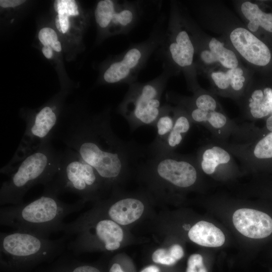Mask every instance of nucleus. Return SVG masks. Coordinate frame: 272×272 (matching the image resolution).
Instances as JSON below:
<instances>
[{"mask_svg":"<svg viewBox=\"0 0 272 272\" xmlns=\"http://www.w3.org/2000/svg\"><path fill=\"white\" fill-rule=\"evenodd\" d=\"M110 119L108 110L60 119L53 136L92 166L105 186L116 183L132 167H137L146 152L135 143L118 138Z\"/></svg>","mask_w":272,"mask_h":272,"instance_id":"nucleus-1","label":"nucleus"},{"mask_svg":"<svg viewBox=\"0 0 272 272\" xmlns=\"http://www.w3.org/2000/svg\"><path fill=\"white\" fill-rule=\"evenodd\" d=\"M84 202L80 199L66 203L57 195L43 191L40 197L29 203L1 208L0 224L15 230L48 237L52 233L60 231L64 218L79 211Z\"/></svg>","mask_w":272,"mask_h":272,"instance_id":"nucleus-2","label":"nucleus"},{"mask_svg":"<svg viewBox=\"0 0 272 272\" xmlns=\"http://www.w3.org/2000/svg\"><path fill=\"white\" fill-rule=\"evenodd\" d=\"M61 150L48 143L27 156L16 167L0 189V204L19 205L32 187L45 186L57 171Z\"/></svg>","mask_w":272,"mask_h":272,"instance_id":"nucleus-3","label":"nucleus"},{"mask_svg":"<svg viewBox=\"0 0 272 272\" xmlns=\"http://www.w3.org/2000/svg\"><path fill=\"white\" fill-rule=\"evenodd\" d=\"M64 241L21 231L1 232V269L7 272L25 271L58 255L64 249Z\"/></svg>","mask_w":272,"mask_h":272,"instance_id":"nucleus-4","label":"nucleus"},{"mask_svg":"<svg viewBox=\"0 0 272 272\" xmlns=\"http://www.w3.org/2000/svg\"><path fill=\"white\" fill-rule=\"evenodd\" d=\"M163 69L158 76L150 81L129 84L118 106V112L127 121L131 131L142 126H155L162 110L163 93L174 73L169 67Z\"/></svg>","mask_w":272,"mask_h":272,"instance_id":"nucleus-5","label":"nucleus"},{"mask_svg":"<svg viewBox=\"0 0 272 272\" xmlns=\"http://www.w3.org/2000/svg\"><path fill=\"white\" fill-rule=\"evenodd\" d=\"M106 187L95 169L73 150H61L57 171L51 180L44 186L43 191L58 196L73 193L84 201L98 197L100 191Z\"/></svg>","mask_w":272,"mask_h":272,"instance_id":"nucleus-6","label":"nucleus"},{"mask_svg":"<svg viewBox=\"0 0 272 272\" xmlns=\"http://www.w3.org/2000/svg\"><path fill=\"white\" fill-rule=\"evenodd\" d=\"M164 22V18H159L146 40L131 44L116 56L103 72L104 82L128 85L136 82L141 71L163 42L165 33Z\"/></svg>","mask_w":272,"mask_h":272,"instance_id":"nucleus-7","label":"nucleus"},{"mask_svg":"<svg viewBox=\"0 0 272 272\" xmlns=\"http://www.w3.org/2000/svg\"><path fill=\"white\" fill-rule=\"evenodd\" d=\"M181 18L175 5L171 6L170 17L163 42L157 50L163 60V66L171 69L177 67L193 77L194 46L189 33L181 28Z\"/></svg>","mask_w":272,"mask_h":272,"instance_id":"nucleus-8","label":"nucleus"},{"mask_svg":"<svg viewBox=\"0 0 272 272\" xmlns=\"http://www.w3.org/2000/svg\"><path fill=\"white\" fill-rule=\"evenodd\" d=\"M149 155L147 160L139 163V170L177 187L188 188L196 181V169L188 160L178 158L173 152Z\"/></svg>","mask_w":272,"mask_h":272,"instance_id":"nucleus-9","label":"nucleus"},{"mask_svg":"<svg viewBox=\"0 0 272 272\" xmlns=\"http://www.w3.org/2000/svg\"><path fill=\"white\" fill-rule=\"evenodd\" d=\"M96 221L80 223L74 227L72 234L76 237L71 241L70 247L76 254L92 249L97 243L108 251L119 248L123 237L119 225L108 218Z\"/></svg>","mask_w":272,"mask_h":272,"instance_id":"nucleus-10","label":"nucleus"},{"mask_svg":"<svg viewBox=\"0 0 272 272\" xmlns=\"http://www.w3.org/2000/svg\"><path fill=\"white\" fill-rule=\"evenodd\" d=\"M230 39L235 49L249 63L264 66L269 62L271 54L269 48L249 30L236 28L231 32Z\"/></svg>","mask_w":272,"mask_h":272,"instance_id":"nucleus-11","label":"nucleus"},{"mask_svg":"<svg viewBox=\"0 0 272 272\" xmlns=\"http://www.w3.org/2000/svg\"><path fill=\"white\" fill-rule=\"evenodd\" d=\"M236 229L244 236L262 239L272 233V219L267 214L251 209H240L233 215Z\"/></svg>","mask_w":272,"mask_h":272,"instance_id":"nucleus-12","label":"nucleus"},{"mask_svg":"<svg viewBox=\"0 0 272 272\" xmlns=\"http://www.w3.org/2000/svg\"><path fill=\"white\" fill-rule=\"evenodd\" d=\"M143 1H123L113 17L110 34L125 35L135 27L143 14Z\"/></svg>","mask_w":272,"mask_h":272,"instance_id":"nucleus-13","label":"nucleus"},{"mask_svg":"<svg viewBox=\"0 0 272 272\" xmlns=\"http://www.w3.org/2000/svg\"><path fill=\"white\" fill-rule=\"evenodd\" d=\"M145 206L139 199L127 197L110 203L106 210L110 219L120 225H127L138 220L142 215Z\"/></svg>","mask_w":272,"mask_h":272,"instance_id":"nucleus-14","label":"nucleus"},{"mask_svg":"<svg viewBox=\"0 0 272 272\" xmlns=\"http://www.w3.org/2000/svg\"><path fill=\"white\" fill-rule=\"evenodd\" d=\"M188 236L192 242L205 247H220L225 241V235L219 228L205 221L194 224L189 230Z\"/></svg>","mask_w":272,"mask_h":272,"instance_id":"nucleus-15","label":"nucleus"},{"mask_svg":"<svg viewBox=\"0 0 272 272\" xmlns=\"http://www.w3.org/2000/svg\"><path fill=\"white\" fill-rule=\"evenodd\" d=\"M210 50H203L200 53L201 60L206 64L219 62L228 69L238 67V60L235 53L226 48L224 43L216 38H212L209 43Z\"/></svg>","mask_w":272,"mask_h":272,"instance_id":"nucleus-16","label":"nucleus"},{"mask_svg":"<svg viewBox=\"0 0 272 272\" xmlns=\"http://www.w3.org/2000/svg\"><path fill=\"white\" fill-rule=\"evenodd\" d=\"M173 111L174 123L172 130L161 147L155 153L151 155L173 152V150L180 144L184 135L189 130L190 122L186 115L178 108L173 107Z\"/></svg>","mask_w":272,"mask_h":272,"instance_id":"nucleus-17","label":"nucleus"},{"mask_svg":"<svg viewBox=\"0 0 272 272\" xmlns=\"http://www.w3.org/2000/svg\"><path fill=\"white\" fill-rule=\"evenodd\" d=\"M174 123L173 107L169 104L163 105L161 113L154 126L156 129L155 139L146 150L149 155L155 153L163 144L172 130Z\"/></svg>","mask_w":272,"mask_h":272,"instance_id":"nucleus-18","label":"nucleus"},{"mask_svg":"<svg viewBox=\"0 0 272 272\" xmlns=\"http://www.w3.org/2000/svg\"><path fill=\"white\" fill-rule=\"evenodd\" d=\"M241 10L249 21L247 28L249 31L255 32L261 27L266 31L272 32V14L262 12L258 5L250 2L243 3Z\"/></svg>","mask_w":272,"mask_h":272,"instance_id":"nucleus-19","label":"nucleus"},{"mask_svg":"<svg viewBox=\"0 0 272 272\" xmlns=\"http://www.w3.org/2000/svg\"><path fill=\"white\" fill-rule=\"evenodd\" d=\"M249 107L251 114L255 118L268 115L272 111V89L265 88L263 91H253L249 99Z\"/></svg>","mask_w":272,"mask_h":272,"instance_id":"nucleus-20","label":"nucleus"},{"mask_svg":"<svg viewBox=\"0 0 272 272\" xmlns=\"http://www.w3.org/2000/svg\"><path fill=\"white\" fill-rule=\"evenodd\" d=\"M230 156L223 148L214 146L206 150L202 155L200 166L202 171L207 174H212L220 164L229 162Z\"/></svg>","mask_w":272,"mask_h":272,"instance_id":"nucleus-21","label":"nucleus"},{"mask_svg":"<svg viewBox=\"0 0 272 272\" xmlns=\"http://www.w3.org/2000/svg\"><path fill=\"white\" fill-rule=\"evenodd\" d=\"M120 2L112 0L99 1L95 10V18L99 28L105 32H110L114 14Z\"/></svg>","mask_w":272,"mask_h":272,"instance_id":"nucleus-22","label":"nucleus"},{"mask_svg":"<svg viewBox=\"0 0 272 272\" xmlns=\"http://www.w3.org/2000/svg\"><path fill=\"white\" fill-rule=\"evenodd\" d=\"M242 69L237 67L228 69L226 72L217 71L213 72L211 77L215 85L220 89L225 90L229 88L232 79L236 75L243 73Z\"/></svg>","mask_w":272,"mask_h":272,"instance_id":"nucleus-23","label":"nucleus"},{"mask_svg":"<svg viewBox=\"0 0 272 272\" xmlns=\"http://www.w3.org/2000/svg\"><path fill=\"white\" fill-rule=\"evenodd\" d=\"M253 154L258 159L272 158V132L258 142L254 147Z\"/></svg>","mask_w":272,"mask_h":272,"instance_id":"nucleus-24","label":"nucleus"},{"mask_svg":"<svg viewBox=\"0 0 272 272\" xmlns=\"http://www.w3.org/2000/svg\"><path fill=\"white\" fill-rule=\"evenodd\" d=\"M54 8L58 15H65L70 17L77 16L79 14L78 5L74 0L55 1Z\"/></svg>","mask_w":272,"mask_h":272,"instance_id":"nucleus-25","label":"nucleus"},{"mask_svg":"<svg viewBox=\"0 0 272 272\" xmlns=\"http://www.w3.org/2000/svg\"><path fill=\"white\" fill-rule=\"evenodd\" d=\"M53 272H101L95 266L79 262L61 265Z\"/></svg>","mask_w":272,"mask_h":272,"instance_id":"nucleus-26","label":"nucleus"},{"mask_svg":"<svg viewBox=\"0 0 272 272\" xmlns=\"http://www.w3.org/2000/svg\"><path fill=\"white\" fill-rule=\"evenodd\" d=\"M194 105L196 108L208 112L214 111L217 107L216 100L208 94H201L194 100Z\"/></svg>","mask_w":272,"mask_h":272,"instance_id":"nucleus-27","label":"nucleus"},{"mask_svg":"<svg viewBox=\"0 0 272 272\" xmlns=\"http://www.w3.org/2000/svg\"><path fill=\"white\" fill-rule=\"evenodd\" d=\"M186 272H208L203 263L202 257L201 255L193 254L189 256Z\"/></svg>","mask_w":272,"mask_h":272,"instance_id":"nucleus-28","label":"nucleus"},{"mask_svg":"<svg viewBox=\"0 0 272 272\" xmlns=\"http://www.w3.org/2000/svg\"><path fill=\"white\" fill-rule=\"evenodd\" d=\"M152 258L155 262L167 265H173L176 262V260L171 256L168 250L162 248L158 249L155 251Z\"/></svg>","mask_w":272,"mask_h":272,"instance_id":"nucleus-29","label":"nucleus"},{"mask_svg":"<svg viewBox=\"0 0 272 272\" xmlns=\"http://www.w3.org/2000/svg\"><path fill=\"white\" fill-rule=\"evenodd\" d=\"M38 38L44 46H51L58 41L55 31L49 27H44L40 30Z\"/></svg>","mask_w":272,"mask_h":272,"instance_id":"nucleus-30","label":"nucleus"},{"mask_svg":"<svg viewBox=\"0 0 272 272\" xmlns=\"http://www.w3.org/2000/svg\"><path fill=\"white\" fill-rule=\"evenodd\" d=\"M208 122L214 128H220L225 125L226 116L222 113L214 111L210 112Z\"/></svg>","mask_w":272,"mask_h":272,"instance_id":"nucleus-31","label":"nucleus"},{"mask_svg":"<svg viewBox=\"0 0 272 272\" xmlns=\"http://www.w3.org/2000/svg\"><path fill=\"white\" fill-rule=\"evenodd\" d=\"M209 113L195 107L191 109L190 115L193 121L200 123L208 121Z\"/></svg>","mask_w":272,"mask_h":272,"instance_id":"nucleus-32","label":"nucleus"},{"mask_svg":"<svg viewBox=\"0 0 272 272\" xmlns=\"http://www.w3.org/2000/svg\"><path fill=\"white\" fill-rule=\"evenodd\" d=\"M168 251L171 256L176 261L182 258L184 255L183 248L178 244H174L171 246Z\"/></svg>","mask_w":272,"mask_h":272,"instance_id":"nucleus-33","label":"nucleus"},{"mask_svg":"<svg viewBox=\"0 0 272 272\" xmlns=\"http://www.w3.org/2000/svg\"><path fill=\"white\" fill-rule=\"evenodd\" d=\"M61 29V33H65L70 27L69 17L65 15H57Z\"/></svg>","mask_w":272,"mask_h":272,"instance_id":"nucleus-34","label":"nucleus"},{"mask_svg":"<svg viewBox=\"0 0 272 272\" xmlns=\"http://www.w3.org/2000/svg\"><path fill=\"white\" fill-rule=\"evenodd\" d=\"M25 2V1L23 0H1L0 6L5 8H13L18 6Z\"/></svg>","mask_w":272,"mask_h":272,"instance_id":"nucleus-35","label":"nucleus"},{"mask_svg":"<svg viewBox=\"0 0 272 272\" xmlns=\"http://www.w3.org/2000/svg\"><path fill=\"white\" fill-rule=\"evenodd\" d=\"M42 51L43 54L47 58H50L53 55L52 49L50 46H43Z\"/></svg>","mask_w":272,"mask_h":272,"instance_id":"nucleus-36","label":"nucleus"},{"mask_svg":"<svg viewBox=\"0 0 272 272\" xmlns=\"http://www.w3.org/2000/svg\"><path fill=\"white\" fill-rule=\"evenodd\" d=\"M109 272H124L120 265L117 263L112 264L110 267Z\"/></svg>","mask_w":272,"mask_h":272,"instance_id":"nucleus-37","label":"nucleus"},{"mask_svg":"<svg viewBox=\"0 0 272 272\" xmlns=\"http://www.w3.org/2000/svg\"><path fill=\"white\" fill-rule=\"evenodd\" d=\"M141 272H160V269L155 265H150L143 269Z\"/></svg>","mask_w":272,"mask_h":272,"instance_id":"nucleus-38","label":"nucleus"},{"mask_svg":"<svg viewBox=\"0 0 272 272\" xmlns=\"http://www.w3.org/2000/svg\"><path fill=\"white\" fill-rule=\"evenodd\" d=\"M50 47L52 48V49H53L54 51L56 52H60L61 50V44L59 41H57L53 43L50 46Z\"/></svg>","mask_w":272,"mask_h":272,"instance_id":"nucleus-39","label":"nucleus"},{"mask_svg":"<svg viewBox=\"0 0 272 272\" xmlns=\"http://www.w3.org/2000/svg\"><path fill=\"white\" fill-rule=\"evenodd\" d=\"M266 125L268 130L272 132V115L267 118L266 122Z\"/></svg>","mask_w":272,"mask_h":272,"instance_id":"nucleus-40","label":"nucleus"},{"mask_svg":"<svg viewBox=\"0 0 272 272\" xmlns=\"http://www.w3.org/2000/svg\"><path fill=\"white\" fill-rule=\"evenodd\" d=\"M55 21V25H56V28L61 33V27H60V25L59 23V20L57 16H56V17Z\"/></svg>","mask_w":272,"mask_h":272,"instance_id":"nucleus-41","label":"nucleus"},{"mask_svg":"<svg viewBox=\"0 0 272 272\" xmlns=\"http://www.w3.org/2000/svg\"><path fill=\"white\" fill-rule=\"evenodd\" d=\"M272 112V111H271Z\"/></svg>","mask_w":272,"mask_h":272,"instance_id":"nucleus-42","label":"nucleus"}]
</instances>
